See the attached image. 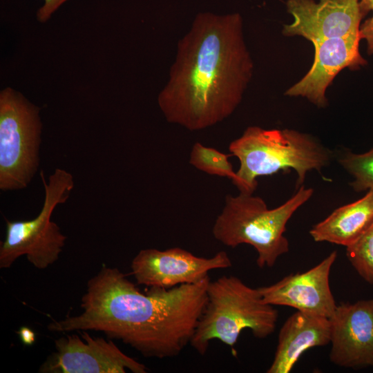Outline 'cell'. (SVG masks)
<instances>
[{"mask_svg": "<svg viewBox=\"0 0 373 373\" xmlns=\"http://www.w3.org/2000/svg\"><path fill=\"white\" fill-rule=\"evenodd\" d=\"M209 277L144 294L117 268L104 266L87 283L83 312L53 321L54 332L95 330L122 341L145 357L179 355L191 342L206 306Z\"/></svg>", "mask_w": 373, "mask_h": 373, "instance_id": "6da1fadb", "label": "cell"}, {"mask_svg": "<svg viewBox=\"0 0 373 373\" xmlns=\"http://www.w3.org/2000/svg\"><path fill=\"white\" fill-rule=\"evenodd\" d=\"M253 71L241 15L199 13L178 42L158 106L167 122L189 131L214 126L239 106Z\"/></svg>", "mask_w": 373, "mask_h": 373, "instance_id": "7a4b0ae2", "label": "cell"}, {"mask_svg": "<svg viewBox=\"0 0 373 373\" xmlns=\"http://www.w3.org/2000/svg\"><path fill=\"white\" fill-rule=\"evenodd\" d=\"M229 151L240 166L232 182L240 193L253 194L257 178L294 170L296 189L308 172L329 164L332 153L313 136L292 129H264L251 126L233 140Z\"/></svg>", "mask_w": 373, "mask_h": 373, "instance_id": "3957f363", "label": "cell"}, {"mask_svg": "<svg viewBox=\"0 0 373 373\" xmlns=\"http://www.w3.org/2000/svg\"><path fill=\"white\" fill-rule=\"evenodd\" d=\"M313 193L312 189L302 185L285 203L271 209L260 197L253 194L227 195L213 225V236L232 248L250 245L257 252V265L271 267L289 251V242L284 236L287 222Z\"/></svg>", "mask_w": 373, "mask_h": 373, "instance_id": "277c9868", "label": "cell"}, {"mask_svg": "<svg viewBox=\"0 0 373 373\" xmlns=\"http://www.w3.org/2000/svg\"><path fill=\"white\" fill-rule=\"evenodd\" d=\"M207 293L206 306L190 342L200 355L216 339L233 349L245 329L258 338L274 332L278 312L263 300L258 288L235 276H222L210 280Z\"/></svg>", "mask_w": 373, "mask_h": 373, "instance_id": "5b68a950", "label": "cell"}, {"mask_svg": "<svg viewBox=\"0 0 373 373\" xmlns=\"http://www.w3.org/2000/svg\"><path fill=\"white\" fill-rule=\"evenodd\" d=\"M44 187V200L39 214L28 220H6V234L1 242L0 268H9L25 255L36 268L43 269L56 262L67 237L51 220L56 207L65 203L74 188L73 175L57 168L46 180L40 172Z\"/></svg>", "mask_w": 373, "mask_h": 373, "instance_id": "8992f818", "label": "cell"}, {"mask_svg": "<svg viewBox=\"0 0 373 373\" xmlns=\"http://www.w3.org/2000/svg\"><path fill=\"white\" fill-rule=\"evenodd\" d=\"M40 108L20 92H0V189L26 188L39 166L42 122Z\"/></svg>", "mask_w": 373, "mask_h": 373, "instance_id": "52a82bcc", "label": "cell"}, {"mask_svg": "<svg viewBox=\"0 0 373 373\" xmlns=\"http://www.w3.org/2000/svg\"><path fill=\"white\" fill-rule=\"evenodd\" d=\"M55 341V352L41 365L45 373H146V366L122 352L112 341L77 331Z\"/></svg>", "mask_w": 373, "mask_h": 373, "instance_id": "ba28073f", "label": "cell"}, {"mask_svg": "<svg viewBox=\"0 0 373 373\" xmlns=\"http://www.w3.org/2000/svg\"><path fill=\"white\" fill-rule=\"evenodd\" d=\"M232 266L227 253L221 251L211 258L195 256L180 247L166 250H140L131 264V274L139 285L172 288L195 284L209 277V272Z\"/></svg>", "mask_w": 373, "mask_h": 373, "instance_id": "9c48e42d", "label": "cell"}, {"mask_svg": "<svg viewBox=\"0 0 373 373\" xmlns=\"http://www.w3.org/2000/svg\"><path fill=\"white\" fill-rule=\"evenodd\" d=\"M293 22L284 26L286 37L300 36L312 44L334 37L360 35L365 15L359 0H287Z\"/></svg>", "mask_w": 373, "mask_h": 373, "instance_id": "30bf717a", "label": "cell"}, {"mask_svg": "<svg viewBox=\"0 0 373 373\" xmlns=\"http://www.w3.org/2000/svg\"><path fill=\"white\" fill-rule=\"evenodd\" d=\"M336 258L337 252L334 251L303 273L291 274L272 285L257 288L268 304L330 318L337 306L329 285L331 268Z\"/></svg>", "mask_w": 373, "mask_h": 373, "instance_id": "8fae6325", "label": "cell"}, {"mask_svg": "<svg viewBox=\"0 0 373 373\" xmlns=\"http://www.w3.org/2000/svg\"><path fill=\"white\" fill-rule=\"evenodd\" d=\"M329 321L331 362L343 367H373V300L340 303Z\"/></svg>", "mask_w": 373, "mask_h": 373, "instance_id": "7c38bea8", "label": "cell"}, {"mask_svg": "<svg viewBox=\"0 0 373 373\" xmlns=\"http://www.w3.org/2000/svg\"><path fill=\"white\" fill-rule=\"evenodd\" d=\"M360 35L334 37L313 43L314 57L312 67L297 83L289 87L285 95L306 98L318 108L328 102L326 90L342 70H358L367 65L359 50Z\"/></svg>", "mask_w": 373, "mask_h": 373, "instance_id": "4fadbf2b", "label": "cell"}, {"mask_svg": "<svg viewBox=\"0 0 373 373\" xmlns=\"http://www.w3.org/2000/svg\"><path fill=\"white\" fill-rule=\"evenodd\" d=\"M330 341L329 318L296 311L279 331L274 357L267 372L289 373L306 350L327 345Z\"/></svg>", "mask_w": 373, "mask_h": 373, "instance_id": "5bb4252c", "label": "cell"}, {"mask_svg": "<svg viewBox=\"0 0 373 373\" xmlns=\"http://www.w3.org/2000/svg\"><path fill=\"white\" fill-rule=\"evenodd\" d=\"M373 223V189L361 199L336 209L315 224L309 234L315 242L348 247Z\"/></svg>", "mask_w": 373, "mask_h": 373, "instance_id": "9a60e30c", "label": "cell"}, {"mask_svg": "<svg viewBox=\"0 0 373 373\" xmlns=\"http://www.w3.org/2000/svg\"><path fill=\"white\" fill-rule=\"evenodd\" d=\"M232 154H225L214 148L195 142L190 153L189 163L206 173L226 177L233 181L236 172L233 171L232 164L229 161V157Z\"/></svg>", "mask_w": 373, "mask_h": 373, "instance_id": "2e32d148", "label": "cell"}, {"mask_svg": "<svg viewBox=\"0 0 373 373\" xmlns=\"http://www.w3.org/2000/svg\"><path fill=\"white\" fill-rule=\"evenodd\" d=\"M338 160L354 178L350 184L356 192L373 189V148L363 153L346 151Z\"/></svg>", "mask_w": 373, "mask_h": 373, "instance_id": "e0dca14e", "label": "cell"}, {"mask_svg": "<svg viewBox=\"0 0 373 373\" xmlns=\"http://www.w3.org/2000/svg\"><path fill=\"white\" fill-rule=\"evenodd\" d=\"M346 256L356 272L373 285V223L356 242L346 247Z\"/></svg>", "mask_w": 373, "mask_h": 373, "instance_id": "ac0fdd59", "label": "cell"}, {"mask_svg": "<svg viewBox=\"0 0 373 373\" xmlns=\"http://www.w3.org/2000/svg\"><path fill=\"white\" fill-rule=\"evenodd\" d=\"M68 0H44V4L37 12V19L41 23L50 19L52 15Z\"/></svg>", "mask_w": 373, "mask_h": 373, "instance_id": "d6986e66", "label": "cell"}, {"mask_svg": "<svg viewBox=\"0 0 373 373\" xmlns=\"http://www.w3.org/2000/svg\"><path fill=\"white\" fill-rule=\"evenodd\" d=\"M19 336L22 342L27 345H32L35 341V334L27 327H22L18 332Z\"/></svg>", "mask_w": 373, "mask_h": 373, "instance_id": "ffe728a7", "label": "cell"}, {"mask_svg": "<svg viewBox=\"0 0 373 373\" xmlns=\"http://www.w3.org/2000/svg\"><path fill=\"white\" fill-rule=\"evenodd\" d=\"M361 7L365 15L371 13L370 20L373 23V0H359Z\"/></svg>", "mask_w": 373, "mask_h": 373, "instance_id": "44dd1931", "label": "cell"}]
</instances>
